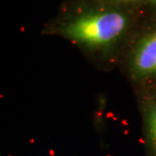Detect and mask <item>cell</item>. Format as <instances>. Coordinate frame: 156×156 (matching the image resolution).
Returning <instances> with one entry per match:
<instances>
[{
	"label": "cell",
	"instance_id": "6da1fadb",
	"mask_svg": "<svg viewBox=\"0 0 156 156\" xmlns=\"http://www.w3.org/2000/svg\"><path fill=\"white\" fill-rule=\"evenodd\" d=\"M126 25L127 18L120 12H95L75 18L64 26L62 34L74 42L99 47L115 41Z\"/></svg>",
	"mask_w": 156,
	"mask_h": 156
},
{
	"label": "cell",
	"instance_id": "7a4b0ae2",
	"mask_svg": "<svg viewBox=\"0 0 156 156\" xmlns=\"http://www.w3.org/2000/svg\"><path fill=\"white\" fill-rule=\"evenodd\" d=\"M132 70L137 77L156 75V30L142 38L135 48L131 62Z\"/></svg>",
	"mask_w": 156,
	"mask_h": 156
},
{
	"label": "cell",
	"instance_id": "3957f363",
	"mask_svg": "<svg viewBox=\"0 0 156 156\" xmlns=\"http://www.w3.org/2000/svg\"><path fill=\"white\" fill-rule=\"evenodd\" d=\"M148 133H149V139L151 143L156 150V107L149 112Z\"/></svg>",
	"mask_w": 156,
	"mask_h": 156
}]
</instances>
